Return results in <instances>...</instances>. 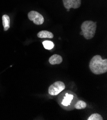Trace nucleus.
Masks as SVG:
<instances>
[{
  "mask_svg": "<svg viewBox=\"0 0 107 120\" xmlns=\"http://www.w3.org/2000/svg\"><path fill=\"white\" fill-rule=\"evenodd\" d=\"M89 68L95 75H100L107 71V59H102L100 55L93 56L89 63Z\"/></svg>",
  "mask_w": 107,
  "mask_h": 120,
  "instance_id": "obj_1",
  "label": "nucleus"
},
{
  "mask_svg": "<svg viewBox=\"0 0 107 120\" xmlns=\"http://www.w3.org/2000/svg\"><path fill=\"white\" fill-rule=\"evenodd\" d=\"M81 28L84 37L87 40L94 38L97 29V22L92 21H86L82 24Z\"/></svg>",
  "mask_w": 107,
  "mask_h": 120,
  "instance_id": "obj_2",
  "label": "nucleus"
},
{
  "mask_svg": "<svg viewBox=\"0 0 107 120\" xmlns=\"http://www.w3.org/2000/svg\"><path fill=\"white\" fill-rule=\"evenodd\" d=\"M65 89L64 83L61 81H58L51 85L49 88V93L52 96H56L61 92Z\"/></svg>",
  "mask_w": 107,
  "mask_h": 120,
  "instance_id": "obj_3",
  "label": "nucleus"
},
{
  "mask_svg": "<svg viewBox=\"0 0 107 120\" xmlns=\"http://www.w3.org/2000/svg\"><path fill=\"white\" fill-rule=\"evenodd\" d=\"M28 17L30 21H33L34 23L37 25H41L44 22L43 16L39 12L35 11L29 12L28 14Z\"/></svg>",
  "mask_w": 107,
  "mask_h": 120,
  "instance_id": "obj_4",
  "label": "nucleus"
},
{
  "mask_svg": "<svg viewBox=\"0 0 107 120\" xmlns=\"http://www.w3.org/2000/svg\"><path fill=\"white\" fill-rule=\"evenodd\" d=\"M64 7L66 9L78 8L81 4V0H63Z\"/></svg>",
  "mask_w": 107,
  "mask_h": 120,
  "instance_id": "obj_5",
  "label": "nucleus"
},
{
  "mask_svg": "<svg viewBox=\"0 0 107 120\" xmlns=\"http://www.w3.org/2000/svg\"><path fill=\"white\" fill-rule=\"evenodd\" d=\"M63 62L62 57L59 55L54 54L49 58V62L52 65L60 64Z\"/></svg>",
  "mask_w": 107,
  "mask_h": 120,
  "instance_id": "obj_6",
  "label": "nucleus"
},
{
  "mask_svg": "<svg viewBox=\"0 0 107 120\" xmlns=\"http://www.w3.org/2000/svg\"><path fill=\"white\" fill-rule=\"evenodd\" d=\"M38 37L40 38H53V34L48 31L43 30L38 33L37 34Z\"/></svg>",
  "mask_w": 107,
  "mask_h": 120,
  "instance_id": "obj_7",
  "label": "nucleus"
},
{
  "mask_svg": "<svg viewBox=\"0 0 107 120\" xmlns=\"http://www.w3.org/2000/svg\"><path fill=\"white\" fill-rule=\"evenodd\" d=\"M3 20V25L4 27V30L5 31H7L10 28V17L8 15H4L2 17Z\"/></svg>",
  "mask_w": 107,
  "mask_h": 120,
  "instance_id": "obj_8",
  "label": "nucleus"
},
{
  "mask_svg": "<svg viewBox=\"0 0 107 120\" xmlns=\"http://www.w3.org/2000/svg\"><path fill=\"white\" fill-rule=\"evenodd\" d=\"M73 98L74 96L73 95L66 93L65 96L64 97V99L62 102V105L64 106H68L69 105H70Z\"/></svg>",
  "mask_w": 107,
  "mask_h": 120,
  "instance_id": "obj_9",
  "label": "nucleus"
},
{
  "mask_svg": "<svg viewBox=\"0 0 107 120\" xmlns=\"http://www.w3.org/2000/svg\"><path fill=\"white\" fill-rule=\"evenodd\" d=\"M87 106V103L83 101H79L75 105V108L77 110L85 109Z\"/></svg>",
  "mask_w": 107,
  "mask_h": 120,
  "instance_id": "obj_10",
  "label": "nucleus"
},
{
  "mask_svg": "<svg viewBox=\"0 0 107 120\" xmlns=\"http://www.w3.org/2000/svg\"><path fill=\"white\" fill-rule=\"evenodd\" d=\"M42 44L44 47L47 50H51L54 46V44L53 43L50 41H44L42 42Z\"/></svg>",
  "mask_w": 107,
  "mask_h": 120,
  "instance_id": "obj_11",
  "label": "nucleus"
},
{
  "mask_svg": "<svg viewBox=\"0 0 107 120\" xmlns=\"http://www.w3.org/2000/svg\"><path fill=\"white\" fill-rule=\"evenodd\" d=\"M88 120H102V117L98 113L92 114L87 119Z\"/></svg>",
  "mask_w": 107,
  "mask_h": 120,
  "instance_id": "obj_12",
  "label": "nucleus"
},
{
  "mask_svg": "<svg viewBox=\"0 0 107 120\" xmlns=\"http://www.w3.org/2000/svg\"><path fill=\"white\" fill-rule=\"evenodd\" d=\"M80 35H83V32H82V31L80 32Z\"/></svg>",
  "mask_w": 107,
  "mask_h": 120,
  "instance_id": "obj_13",
  "label": "nucleus"
},
{
  "mask_svg": "<svg viewBox=\"0 0 107 120\" xmlns=\"http://www.w3.org/2000/svg\"><path fill=\"white\" fill-rule=\"evenodd\" d=\"M67 11H70V9H67Z\"/></svg>",
  "mask_w": 107,
  "mask_h": 120,
  "instance_id": "obj_14",
  "label": "nucleus"
}]
</instances>
